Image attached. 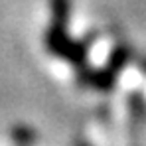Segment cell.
Instances as JSON below:
<instances>
[{
	"label": "cell",
	"instance_id": "cell-1",
	"mask_svg": "<svg viewBox=\"0 0 146 146\" xmlns=\"http://www.w3.org/2000/svg\"><path fill=\"white\" fill-rule=\"evenodd\" d=\"M44 44H46V49L51 55L69 61L75 67H81L87 61L89 44L83 42V40H73L71 36L67 34V24L51 22L49 28L46 30Z\"/></svg>",
	"mask_w": 146,
	"mask_h": 146
},
{
	"label": "cell",
	"instance_id": "cell-2",
	"mask_svg": "<svg viewBox=\"0 0 146 146\" xmlns=\"http://www.w3.org/2000/svg\"><path fill=\"white\" fill-rule=\"evenodd\" d=\"M119 73H115L111 67H103V69H89V67H79L77 73V81L85 87L97 89V91H111L115 81H117Z\"/></svg>",
	"mask_w": 146,
	"mask_h": 146
},
{
	"label": "cell",
	"instance_id": "cell-3",
	"mask_svg": "<svg viewBox=\"0 0 146 146\" xmlns=\"http://www.w3.org/2000/svg\"><path fill=\"white\" fill-rule=\"evenodd\" d=\"M51 6V22L67 24L71 16V0H49Z\"/></svg>",
	"mask_w": 146,
	"mask_h": 146
},
{
	"label": "cell",
	"instance_id": "cell-4",
	"mask_svg": "<svg viewBox=\"0 0 146 146\" xmlns=\"http://www.w3.org/2000/svg\"><path fill=\"white\" fill-rule=\"evenodd\" d=\"M128 57H130V51L124 48V46H119V48L113 49V53H111V57H109L107 67H111L115 73H121V69L126 65V61H128Z\"/></svg>",
	"mask_w": 146,
	"mask_h": 146
},
{
	"label": "cell",
	"instance_id": "cell-5",
	"mask_svg": "<svg viewBox=\"0 0 146 146\" xmlns=\"http://www.w3.org/2000/svg\"><path fill=\"white\" fill-rule=\"evenodd\" d=\"M12 138H14L16 144L28 146V144H32V142L36 140V132H34L32 128H28V126H16V128L12 130Z\"/></svg>",
	"mask_w": 146,
	"mask_h": 146
},
{
	"label": "cell",
	"instance_id": "cell-6",
	"mask_svg": "<svg viewBox=\"0 0 146 146\" xmlns=\"http://www.w3.org/2000/svg\"><path fill=\"white\" fill-rule=\"evenodd\" d=\"M81 146H87V144H81Z\"/></svg>",
	"mask_w": 146,
	"mask_h": 146
}]
</instances>
